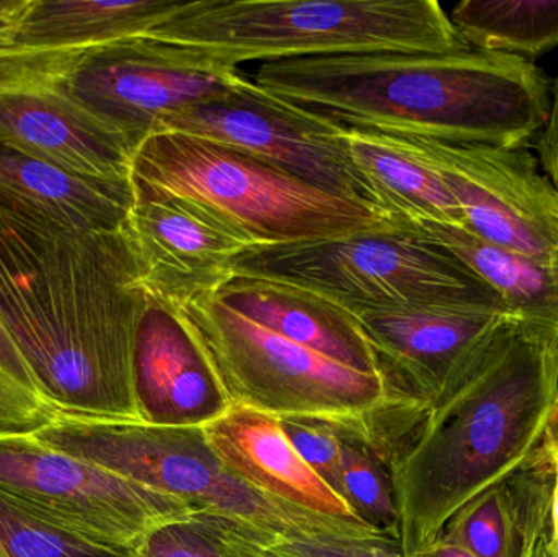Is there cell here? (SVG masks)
<instances>
[{
    "label": "cell",
    "mask_w": 558,
    "mask_h": 557,
    "mask_svg": "<svg viewBox=\"0 0 558 557\" xmlns=\"http://www.w3.org/2000/svg\"><path fill=\"white\" fill-rule=\"evenodd\" d=\"M547 445L558 448V398L556 405H554L553 415H550L549 424H547L546 438Z\"/></svg>",
    "instance_id": "obj_37"
},
{
    "label": "cell",
    "mask_w": 558,
    "mask_h": 557,
    "mask_svg": "<svg viewBox=\"0 0 558 557\" xmlns=\"http://www.w3.org/2000/svg\"><path fill=\"white\" fill-rule=\"evenodd\" d=\"M183 2L173 0H35L5 64H48L88 49L147 36Z\"/></svg>",
    "instance_id": "obj_19"
},
{
    "label": "cell",
    "mask_w": 558,
    "mask_h": 557,
    "mask_svg": "<svg viewBox=\"0 0 558 557\" xmlns=\"http://www.w3.org/2000/svg\"><path fill=\"white\" fill-rule=\"evenodd\" d=\"M289 557H409L392 540H357L333 535H294L270 546Z\"/></svg>",
    "instance_id": "obj_30"
},
{
    "label": "cell",
    "mask_w": 558,
    "mask_h": 557,
    "mask_svg": "<svg viewBox=\"0 0 558 557\" xmlns=\"http://www.w3.org/2000/svg\"><path fill=\"white\" fill-rule=\"evenodd\" d=\"M226 529H228L229 545L238 557H289L275 548H267V546L252 542L247 536L242 535L244 530L239 529L234 523L226 522Z\"/></svg>",
    "instance_id": "obj_33"
},
{
    "label": "cell",
    "mask_w": 558,
    "mask_h": 557,
    "mask_svg": "<svg viewBox=\"0 0 558 557\" xmlns=\"http://www.w3.org/2000/svg\"><path fill=\"white\" fill-rule=\"evenodd\" d=\"M553 484L543 444L523 467L462 506L441 535L477 557H521L533 523L549 516Z\"/></svg>",
    "instance_id": "obj_22"
},
{
    "label": "cell",
    "mask_w": 558,
    "mask_h": 557,
    "mask_svg": "<svg viewBox=\"0 0 558 557\" xmlns=\"http://www.w3.org/2000/svg\"><path fill=\"white\" fill-rule=\"evenodd\" d=\"M146 301L126 226L58 228L0 209V313L62 414L143 424L133 356Z\"/></svg>",
    "instance_id": "obj_1"
},
{
    "label": "cell",
    "mask_w": 558,
    "mask_h": 557,
    "mask_svg": "<svg viewBox=\"0 0 558 557\" xmlns=\"http://www.w3.org/2000/svg\"><path fill=\"white\" fill-rule=\"evenodd\" d=\"M205 434L231 473L279 506L330 523L353 538H386L361 522L299 457L275 415L232 405L228 414L205 427Z\"/></svg>",
    "instance_id": "obj_17"
},
{
    "label": "cell",
    "mask_w": 558,
    "mask_h": 557,
    "mask_svg": "<svg viewBox=\"0 0 558 557\" xmlns=\"http://www.w3.org/2000/svg\"><path fill=\"white\" fill-rule=\"evenodd\" d=\"M0 494L68 535L131 555L160 525L195 513L35 435L0 437Z\"/></svg>",
    "instance_id": "obj_9"
},
{
    "label": "cell",
    "mask_w": 558,
    "mask_h": 557,
    "mask_svg": "<svg viewBox=\"0 0 558 557\" xmlns=\"http://www.w3.org/2000/svg\"><path fill=\"white\" fill-rule=\"evenodd\" d=\"M387 378L432 405L451 391L518 320L477 306H410L354 316Z\"/></svg>",
    "instance_id": "obj_13"
},
{
    "label": "cell",
    "mask_w": 558,
    "mask_h": 557,
    "mask_svg": "<svg viewBox=\"0 0 558 557\" xmlns=\"http://www.w3.org/2000/svg\"><path fill=\"white\" fill-rule=\"evenodd\" d=\"M547 533H549V516L533 523L521 557H553L547 552Z\"/></svg>",
    "instance_id": "obj_35"
},
{
    "label": "cell",
    "mask_w": 558,
    "mask_h": 557,
    "mask_svg": "<svg viewBox=\"0 0 558 557\" xmlns=\"http://www.w3.org/2000/svg\"><path fill=\"white\" fill-rule=\"evenodd\" d=\"M278 422L299 457L341 499L340 435L335 425L305 417H278Z\"/></svg>",
    "instance_id": "obj_29"
},
{
    "label": "cell",
    "mask_w": 558,
    "mask_h": 557,
    "mask_svg": "<svg viewBox=\"0 0 558 557\" xmlns=\"http://www.w3.org/2000/svg\"><path fill=\"white\" fill-rule=\"evenodd\" d=\"M35 0H0V52L12 48Z\"/></svg>",
    "instance_id": "obj_32"
},
{
    "label": "cell",
    "mask_w": 558,
    "mask_h": 557,
    "mask_svg": "<svg viewBox=\"0 0 558 557\" xmlns=\"http://www.w3.org/2000/svg\"><path fill=\"white\" fill-rule=\"evenodd\" d=\"M229 69L360 52L469 51L435 0H198L149 33Z\"/></svg>",
    "instance_id": "obj_4"
},
{
    "label": "cell",
    "mask_w": 558,
    "mask_h": 557,
    "mask_svg": "<svg viewBox=\"0 0 558 557\" xmlns=\"http://www.w3.org/2000/svg\"><path fill=\"white\" fill-rule=\"evenodd\" d=\"M133 205L128 182H105L65 172L0 146V209L58 228L121 229Z\"/></svg>",
    "instance_id": "obj_20"
},
{
    "label": "cell",
    "mask_w": 558,
    "mask_h": 557,
    "mask_svg": "<svg viewBox=\"0 0 558 557\" xmlns=\"http://www.w3.org/2000/svg\"><path fill=\"white\" fill-rule=\"evenodd\" d=\"M412 557H477L474 553L469 552L464 546L459 543L451 542L445 536H438L435 542L429 545L423 546L418 553Z\"/></svg>",
    "instance_id": "obj_36"
},
{
    "label": "cell",
    "mask_w": 558,
    "mask_h": 557,
    "mask_svg": "<svg viewBox=\"0 0 558 557\" xmlns=\"http://www.w3.org/2000/svg\"><path fill=\"white\" fill-rule=\"evenodd\" d=\"M558 398V340L514 324L389 455L397 538L412 557L456 512L544 444Z\"/></svg>",
    "instance_id": "obj_3"
},
{
    "label": "cell",
    "mask_w": 558,
    "mask_h": 557,
    "mask_svg": "<svg viewBox=\"0 0 558 557\" xmlns=\"http://www.w3.org/2000/svg\"><path fill=\"white\" fill-rule=\"evenodd\" d=\"M130 180L134 189L203 206L254 249L405 226L383 209L190 134L147 137L131 160Z\"/></svg>",
    "instance_id": "obj_6"
},
{
    "label": "cell",
    "mask_w": 558,
    "mask_h": 557,
    "mask_svg": "<svg viewBox=\"0 0 558 557\" xmlns=\"http://www.w3.org/2000/svg\"><path fill=\"white\" fill-rule=\"evenodd\" d=\"M335 428L340 435L341 499L361 522L399 543V516L386 451L361 432Z\"/></svg>",
    "instance_id": "obj_25"
},
{
    "label": "cell",
    "mask_w": 558,
    "mask_h": 557,
    "mask_svg": "<svg viewBox=\"0 0 558 557\" xmlns=\"http://www.w3.org/2000/svg\"><path fill=\"white\" fill-rule=\"evenodd\" d=\"M0 545L10 557H134L68 535L0 494Z\"/></svg>",
    "instance_id": "obj_27"
},
{
    "label": "cell",
    "mask_w": 558,
    "mask_h": 557,
    "mask_svg": "<svg viewBox=\"0 0 558 557\" xmlns=\"http://www.w3.org/2000/svg\"><path fill=\"white\" fill-rule=\"evenodd\" d=\"M232 271L304 288L353 316L441 304L507 311L477 275L409 225L248 249Z\"/></svg>",
    "instance_id": "obj_7"
},
{
    "label": "cell",
    "mask_w": 558,
    "mask_h": 557,
    "mask_svg": "<svg viewBox=\"0 0 558 557\" xmlns=\"http://www.w3.org/2000/svg\"><path fill=\"white\" fill-rule=\"evenodd\" d=\"M33 435L43 444L177 497L195 513L228 520L267 548L294 535L353 538L252 489L222 463L203 427L110 424L61 414Z\"/></svg>",
    "instance_id": "obj_8"
},
{
    "label": "cell",
    "mask_w": 558,
    "mask_h": 557,
    "mask_svg": "<svg viewBox=\"0 0 558 557\" xmlns=\"http://www.w3.org/2000/svg\"><path fill=\"white\" fill-rule=\"evenodd\" d=\"M0 146L85 179L128 182L134 150L58 82L0 65Z\"/></svg>",
    "instance_id": "obj_15"
},
{
    "label": "cell",
    "mask_w": 558,
    "mask_h": 557,
    "mask_svg": "<svg viewBox=\"0 0 558 557\" xmlns=\"http://www.w3.org/2000/svg\"><path fill=\"white\" fill-rule=\"evenodd\" d=\"M376 136L392 141L441 177L465 229L507 251L558 262V192L530 150Z\"/></svg>",
    "instance_id": "obj_12"
},
{
    "label": "cell",
    "mask_w": 558,
    "mask_h": 557,
    "mask_svg": "<svg viewBox=\"0 0 558 557\" xmlns=\"http://www.w3.org/2000/svg\"><path fill=\"white\" fill-rule=\"evenodd\" d=\"M157 133L213 141L325 192L386 211L354 164L341 128L279 100L254 81L242 77L222 97L166 114Z\"/></svg>",
    "instance_id": "obj_11"
},
{
    "label": "cell",
    "mask_w": 558,
    "mask_h": 557,
    "mask_svg": "<svg viewBox=\"0 0 558 557\" xmlns=\"http://www.w3.org/2000/svg\"><path fill=\"white\" fill-rule=\"evenodd\" d=\"M131 189L126 232L141 278L147 293L170 306L218 293L234 277L235 258L254 249L190 199Z\"/></svg>",
    "instance_id": "obj_14"
},
{
    "label": "cell",
    "mask_w": 558,
    "mask_h": 557,
    "mask_svg": "<svg viewBox=\"0 0 558 557\" xmlns=\"http://www.w3.org/2000/svg\"><path fill=\"white\" fill-rule=\"evenodd\" d=\"M429 244L477 275L511 317L558 340V262L537 261L490 244L461 226L409 225Z\"/></svg>",
    "instance_id": "obj_21"
},
{
    "label": "cell",
    "mask_w": 558,
    "mask_h": 557,
    "mask_svg": "<svg viewBox=\"0 0 558 557\" xmlns=\"http://www.w3.org/2000/svg\"><path fill=\"white\" fill-rule=\"evenodd\" d=\"M133 376L143 424L205 428L234 405L180 314L149 293L134 340Z\"/></svg>",
    "instance_id": "obj_16"
},
{
    "label": "cell",
    "mask_w": 558,
    "mask_h": 557,
    "mask_svg": "<svg viewBox=\"0 0 558 557\" xmlns=\"http://www.w3.org/2000/svg\"><path fill=\"white\" fill-rule=\"evenodd\" d=\"M58 82L131 149L157 133L166 114L228 94L242 75L186 48L150 38L123 39L48 64H3Z\"/></svg>",
    "instance_id": "obj_10"
},
{
    "label": "cell",
    "mask_w": 558,
    "mask_h": 557,
    "mask_svg": "<svg viewBox=\"0 0 558 557\" xmlns=\"http://www.w3.org/2000/svg\"><path fill=\"white\" fill-rule=\"evenodd\" d=\"M537 160L558 192V71L550 88V107L546 124L537 136Z\"/></svg>",
    "instance_id": "obj_31"
},
{
    "label": "cell",
    "mask_w": 558,
    "mask_h": 557,
    "mask_svg": "<svg viewBox=\"0 0 558 557\" xmlns=\"http://www.w3.org/2000/svg\"><path fill=\"white\" fill-rule=\"evenodd\" d=\"M549 450L550 460H553L554 484L553 494H550L549 507V533H547V552L550 556L558 557V448L550 447L544 441Z\"/></svg>",
    "instance_id": "obj_34"
},
{
    "label": "cell",
    "mask_w": 558,
    "mask_h": 557,
    "mask_svg": "<svg viewBox=\"0 0 558 557\" xmlns=\"http://www.w3.org/2000/svg\"><path fill=\"white\" fill-rule=\"evenodd\" d=\"M343 131L354 164L386 211L407 225L438 222L464 228L458 202L432 167L386 137Z\"/></svg>",
    "instance_id": "obj_23"
},
{
    "label": "cell",
    "mask_w": 558,
    "mask_h": 557,
    "mask_svg": "<svg viewBox=\"0 0 558 557\" xmlns=\"http://www.w3.org/2000/svg\"><path fill=\"white\" fill-rule=\"evenodd\" d=\"M61 414L0 313V437L36 434Z\"/></svg>",
    "instance_id": "obj_26"
},
{
    "label": "cell",
    "mask_w": 558,
    "mask_h": 557,
    "mask_svg": "<svg viewBox=\"0 0 558 557\" xmlns=\"http://www.w3.org/2000/svg\"><path fill=\"white\" fill-rule=\"evenodd\" d=\"M0 557H10L9 553H7V549L3 548L2 545H0Z\"/></svg>",
    "instance_id": "obj_38"
},
{
    "label": "cell",
    "mask_w": 558,
    "mask_h": 557,
    "mask_svg": "<svg viewBox=\"0 0 558 557\" xmlns=\"http://www.w3.org/2000/svg\"><path fill=\"white\" fill-rule=\"evenodd\" d=\"M449 19L475 51L533 61L558 48V0H464Z\"/></svg>",
    "instance_id": "obj_24"
},
{
    "label": "cell",
    "mask_w": 558,
    "mask_h": 557,
    "mask_svg": "<svg viewBox=\"0 0 558 557\" xmlns=\"http://www.w3.org/2000/svg\"><path fill=\"white\" fill-rule=\"evenodd\" d=\"M172 307L234 405L353 428L383 450L415 428L429 409L386 376L357 372L257 326L216 294Z\"/></svg>",
    "instance_id": "obj_5"
},
{
    "label": "cell",
    "mask_w": 558,
    "mask_h": 557,
    "mask_svg": "<svg viewBox=\"0 0 558 557\" xmlns=\"http://www.w3.org/2000/svg\"><path fill=\"white\" fill-rule=\"evenodd\" d=\"M226 522L203 513L173 520L150 532L134 557H238L229 545Z\"/></svg>",
    "instance_id": "obj_28"
},
{
    "label": "cell",
    "mask_w": 558,
    "mask_h": 557,
    "mask_svg": "<svg viewBox=\"0 0 558 557\" xmlns=\"http://www.w3.org/2000/svg\"><path fill=\"white\" fill-rule=\"evenodd\" d=\"M216 296L282 339L357 372L386 376L356 317L312 291L268 278L234 275Z\"/></svg>",
    "instance_id": "obj_18"
},
{
    "label": "cell",
    "mask_w": 558,
    "mask_h": 557,
    "mask_svg": "<svg viewBox=\"0 0 558 557\" xmlns=\"http://www.w3.org/2000/svg\"><path fill=\"white\" fill-rule=\"evenodd\" d=\"M254 84L341 130L504 149L537 140L553 88L534 61L475 49L284 59Z\"/></svg>",
    "instance_id": "obj_2"
}]
</instances>
